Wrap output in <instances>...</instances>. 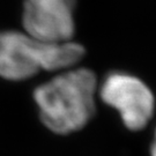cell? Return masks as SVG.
Returning a JSON list of instances; mask_svg holds the SVG:
<instances>
[{"label": "cell", "instance_id": "4", "mask_svg": "<svg viewBox=\"0 0 156 156\" xmlns=\"http://www.w3.org/2000/svg\"><path fill=\"white\" fill-rule=\"evenodd\" d=\"M75 0H26L22 23L26 34L49 42H69L74 35Z\"/></svg>", "mask_w": 156, "mask_h": 156}, {"label": "cell", "instance_id": "1", "mask_svg": "<svg viewBox=\"0 0 156 156\" xmlns=\"http://www.w3.org/2000/svg\"><path fill=\"white\" fill-rule=\"evenodd\" d=\"M95 74L87 68L72 69L35 89L41 119L50 131L68 134L84 127L95 112Z\"/></svg>", "mask_w": 156, "mask_h": 156}, {"label": "cell", "instance_id": "2", "mask_svg": "<svg viewBox=\"0 0 156 156\" xmlns=\"http://www.w3.org/2000/svg\"><path fill=\"white\" fill-rule=\"evenodd\" d=\"M84 49L73 42L49 43L24 33H0V76L20 81L41 71H59L82 59Z\"/></svg>", "mask_w": 156, "mask_h": 156}, {"label": "cell", "instance_id": "3", "mask_svg": "<svg viewBox=\"0 0 156 156\" xmlns=\"http://www.w3.org/2000/svg\"><path fill=\"white\" fill-rule=\"evenodd\" d=\"M102 101L118 110L125 126L144 128L154 112V96L141 80L124 73H111L101 86Z\"/></svg>", "mask_w": 156, "mask_h": 156}, {"label": "cell", "instance_id": "5", "mask_svg": "<svg viewBox=\"0 0 156 156\" xmlns=\"http://www.w3.org/2000/svg\"><path fill=\"white\" fill-rule=\"evenodd\" d=\"M151 156H156V132H155V141L151 146Z\"/></svg>", "mask_w": 156, "mask_h": 156}]
</instances>
